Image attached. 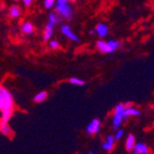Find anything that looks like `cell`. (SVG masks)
Instances as JSON below:
<instances>
[{
  "label": "cell",
  "mask_w": 154,
  "mask_h": 154,
  "mask_svg": "<svg viewBox=\"0 0 154 154\" xmlns=\"http://www.w3.org/2000/svg\"><path fill=\"white\" fill-rule=\"evenodd\" d=\"M123 136V131L121 130V131H118L117 132V134H116V136H115V139L116 140H119V139H121V137Z\"/></svg>",
  "instance_id": "22"
},
{
  "label": "cell",
  "mask_w": 154,
  "mask_h": 154,
  "mask_svg": "<svg viewBox=\"0 0 154 154\" xmlns=\"http://www.w3.org/2000/svg\"><path fill=\"white\" fill-rule=\"evenodd\" d=\"M14 1H19V0H14Z\"/></svg>",
  "instance_id": "27"
},
{
  "label": "cell",
  "mask_w": 154,
  "mask_h": 154,
  "mask_svg": "<svg viewBox=\"0 0 154 154\" xmlns=\"http://www.w3.org/2000/svg\"><path fill=\"white\" fill-rule=\"evenodd\" d=\"M14 108V100L11 92L0 85V110Z\"/></svg>",
  "instance_id": "1"
},
{
  "label": "cell",
  "mask_w": 154,
  "mask_h": 154,
  "mask_svg": "<svg viewBox=\"0 0 154 154\" xmlns=\"http://www.w3.org/2000/svg\"><path fill=\"white\" fill-rule=\"evenodd\" d=\"M123 115H124V118L125 117H128V116H139L140 111L135 108H132V107H128V108L125 107L124 111H123Z\"/></svg>",
  "instance_id": "18"
},
{
  "label": "cell",
  "mask_w": 154,
  "mask_h": 154,
  "mask_svg": "<svg viewBox=\"0 0 154 154\" xmlns=\"http://www.w3.org/2000/svg\"><path fill=\"white\" fill-rule=\"evenodd\" d=\"M100 128H101V122L97 119H93L90 122V124L87 126V134L88 135H94L96 133H99Z\"/></svg>",
  "instance_id": "6"
},
{
  "label": "cell",
  "mask_w": 154,
  "mask_h": 154,
  "mask_svg": "<svg viewBox=\"0 0 154 154\" xmlns=\"http://www.w3.org/2000/svg\"><path fill=\"white\" fill-rule=\"evenodd\" d=\"M56 5V0H44V7L47 10L53 9Z\"/></svg>",
  "instance_id": "20"
},
{
  "label": "cell",
  "mask_w": 154,
  "mask_h": 154,
  "mask_svg": "<svg viewBox=\"0 0 154 154\" xmlns=\"http://www.w3.org/2000/svg\"><path fill=\"white\" fill-rule=\"evenodd\" d=\"M134 146H135V137L133 135H128L126 142H125V148H126L128 151H132L134 149Z\"/></svg>",
  "instance_id": "17"
},
{
  "label": "cell",
  "mask_w": 154,
  "mask_h": 154,
  "mask_svg": "<svg viewBox=\"0 0 154 154\" xmlns=\"http://www.w3.org/2000/svg\"><path fill=\"white\" fill-rule=\"evenodd\" d=\"M22 15V10L18 5H12V7H10L9 9V16L11 18H17Z\"/></svg>",
  "instance_id": "11"
},
{
  "label": "cell",
  "mask_w": 154,
  "mask_h": 154,
  "mask_svg": "<svg viewBox=\"0 0 154 154\" xmlns=\"http://www.w3.org/2000/svg\"><path fill=\"white\" fill-rule=\"evenodd\" d=\"M14 113V108L0 110V122H9Z\"/></svg>",
  "instance_id": "8"
},
{
  "label": "cell",
  "mask_w": 154,
  "mask_h": 154,
  "mask_svg": "<svg viewBox=\"0 0 154 154\" xmlns=\"http://www.w3.org/2000/svg\"><path fill=\"white\" fill-rule=\"evenodd\" d=\"M125 105L123 104H118L115 108V116H113V128L117 130V128L120 126L121 122L124 119V115H123V111H124Z\"/></svg>",
  "instance_id": "4"
},
{
  "label": "cell",
  "mask_w": 154,
  "mask_h": 154,
  "mask_svg": "<svg viewBox=\"0 0 154 154\" xmlns=\"http://www.w3.org/2000/svg\"><path fill=\"white\" fill-rule=\"evenodd\" d=\"M95 32L99 34V36L104 38L108 34V27L106 26L105 24H99L95 27Z\"/></svg>",
  "instance_id": "10"
},
{
  "label": "cell",
  "mask_w": 154,
  "mask_h": 154,
  "mask_svg": "<svg viewBox=\"0 0 154 154\" xmlns=\"http://www.w3.org/2000/svg\"><path fill=\"white\" fill-rule=\"evenodd\" d=\"M69 82L73 85H77V86H82V85H85L84 80L80 79V78H77V77H71L70 79H69Z\"/></svg>",
  "instance_id": "19"
},
{
  "label": "cell",
  "mask_w": 154,
  "mask_h": 154,
  "mask_svg": "<svg viewBox=\"0 0 154 154\" xmlns=\"http://www.w3.org/2000/svg\"><path fill=\"white\" fill-rule=\"evenodd\" d=\"M75 0H56V3H67V2H73Z\"/></svg>",
  "instance_id": "24"
},
{
  "label": "cell",
  "mask_w": 154,
  "mask_h": 154,
  "mask_svg": "<svg viewBox=\"0 0 154 154\" xmlns=\"http://www.w3.org/2000/svg\"><path fill=\"white\" fill-rule=\"evenodd\" d=\"M22 31H23V33H25V34L33 33V31H34L33 25L29 22H25L24 24L22 25Z\"/></svg>",
  "instance_id": "13"
},
{
  "label": "cell",
  "mask_w": 154,
  "mask_h": 154,
  "mask_svg": "<svg viewBox=\"0 0 154 154\" xmlns=\"http://www.w3.org/2000/svg\"><path fill=\"white\" fill-rule=\"evenodd\" d=\"M55 10L58 14L62 16L63 18L70 20L73 16V11L72 7L67 3H56L55 5Z\"/></svg>",
  "instance_id": "3"
},
{
  "label": "cell",
  "mask_w": 154,
  "mask_h": 154,
  "mask_svg": "<svg viewBox=\"0 0 154 154\" xmlns=\"http://www.w3.org/2000/svg\"><path fill=\"white\" fill-rule=\"evenodd\" d=\"M48 46H49V48H51V49H58V48L60 47L59 42L56 41V40H49V42H48Z\"/></svg>",
  "instance_id": "21"
},
{
  "label": "cell",
  "mask_w": 154,
  "mask_h": 154,
  "mask_svg": "<svg viewBox=\"0 0 154 154\" xmlns=\"http://www.w3.org/2000/svg\"><path fill=\"white\" fill-rule=\"evenodd\" d=\"M59 22H60V17L58 16L56 13L51 12L48 14V20H47V23H46V26L51 27V28H55L56 25Z\"/></svg>",
  "instance_id": "9"
},
{
  "label": "cell",
  "mask_w": 154,
  "mask_h": 154,
  "mask_svg": "<svg viewBox=\"0 0 154 154\" xmlns=\"http://www.w3.org/2000/svg\"><path fill=\"white\" fill-rule=\"evenodd\" d=\"M115 137H112L111 135H109V136H107V139H106V142H104L103 143V148L105 150H107V151H111L113 148V146H115Z\"/></svg>",
  "instance_id": "12"
},
{
  "label": "cell",
  "mask_w": 154,
  "mask_h": 154,
  "mask_svg": "<svg viewBox=\"0 0 154 154\" xmlns=\"http://www.w3.org/2000/svg\"><path fill=\"white\" fill-rule=\"evenodd\" d=\"M22 1L24 2V5L26 8L30 7V5H31V3L33 2V0H22Z\"/></svg>",
  "instance_id": "23"
},
{
  "label": "cell",
  "mask_w": 154,
  "mask_h": 154,
  "mask_svg": "<svg viewBox=\"0 0 154 154\" xmlns=\"http://www.w3.org/2000/svg\"><path fill=\"white\" fill-rule=\"evenodd\" d=\"M120 46V43L118 41H115V40H110V41H103V40H100V41L96 42V47L101 53L103 54H110L113 53L115 51H117Z\"/></svg>",
  "instance_id": "2"
},
{
  "label": "cell",
  "mask_w": 154,
  "mask_h": 154,
  "mask_svg": "<svg viewBox=\"0 0 154 154\" xmlns=\"http://www.w3.org/2000/svg\"><path fill=\"white\" fill-rule=\"evenodd\" d=\"M54 33V28H51V27L45 26V29H44V33H43V41H49L51 38L53 36Z\"/></svg>",
  "instance_id": "16"
},
{
  "label": "cell",
  "mask_w": 154,
  "mask_h": 154,
  "mask_svg": "<svg viewBox=\"0 0 154 154\" xmlns=\"http://www.w3.org/2000/svg\"><path fill=\"white\" fill-rule=\"evenodd\" d=\"M0 132L7 137H13L14 135V131L11 128L9 122H0Z\"/></svg>",
  "instance_id": "7"
},
{
  "label": "cell",
  "mask_w": 154,
  "mask_h": 154,
  "mask_svg": "<svg viewBox=\"0 0 154 154\" xmlns=\"http://www.w3.org/2000/svg\"><path fill=\"white\" fill-rule=\"evenodd\" d=\"M134 149H135V151L139 154H148L149 153V148H148L144 143H137V144L135 143Z\"/></svg>",
  "instance_id": "14"
},
{
  "label": "cell",
  "mask_w": 154,
  "mask_h": 154,
  "mask_svg": "<svg viewBox=\"0 0 154 154\" xmlns=\"http://www.w3.org/2000/svg\"><path fill=\"white\" fill-rule=\"evenodd\" d=\"M89 154H93V153H92V152H90V153Z\"/></svg>",
  "instance_id": "26"
},
{
  "label": "cell",
  "mask_w": 154,
  "mask_h": 154,
  "mask_svg": "<svg viewBox=\"0 0 154 154\" xmlns=\"http://www.w3.org/2000/svg\"><path fill=\"white\" fill-rule=\"evenodd\" d=\"M133 154H139V153H137V152L135 151V152H134V153H133Z\"/></svg>",
  "instance_id": "25"
},
{
  "label": "cell",
  "mask_w": 154,
  "mask_h": 154,
  "mask_svg": "<svg viewBox=\"0 0 154 154\" xmlns=\"http://www.w3.org/2000/svg\"><path fill=\"white\" fill-rule=\"evenodd\" d=\"M61 32H62V34L65 36V38H67L69 40H71V41L79 42V38L72 31V29L70 28V26H67V25H62V26H61Z\"/></svg>",
  "instance_id": "5"
},
{
  "label": "cell",
  "mask_w": 154,
  "mask_h": 154,
  "mask_svg": "<svg viewBox=\"0 0 154 154\" xmlns=\"http://www.w3.org/2000/svg\"><path fill=\"white\" fill-rule=\"evenodd\" d=\"M47 95H48V94H47V92H46V91L38 92V93H36L35 95H34L33 102H34V103H43V102L47 99Z\"/></svg>",
  "instance_id": "15"
}]
</instances>
